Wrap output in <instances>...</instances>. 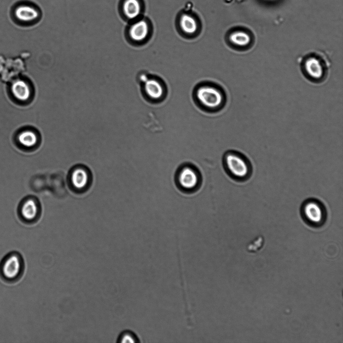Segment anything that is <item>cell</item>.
I'll return each mask as SVG.
<instances>
[{
	"mask_svg": "<svg viewBox=\"0 0 343 343\" xmlns=\"http://www.w3.org/2000/svg\"><path fill=\"white\" fill-rule=\"evenodd\" d=\"M224 164L229 174L237 181H246L252 175L253 168L250 161L239 152L228 151L224 157Z\"/></svg>",
	"mask_w": 343,
	"mask_h": 343,
	"instance_id": "6da1fadb",
	"label": "cell"
},
{
	"mask_svg": "<svg viewBox=\"0 0 343 343\" xmlns=\"http://www.w3.org/2000/svg\"><path fill=\"white\" fill-rule=\"evenodd\" d=\"M25 269L22 255L18 251L10 252L0 262V278L7 284H15L23 276Z\"/></svg>",
	"mask_w": 343,
	"mask_h": 343,
	"instance_id": "7a4b0ae2",
	"label": "cell"
},
{
	"mask_svg": "<svg viewBox=\"0 0 343 343\" xmlns=\"http://www.w3.org/2000/svg\"><path fill=\"white\" fill-rule=\"evenodd\" d=\"M301 69L308 80L312 82L319 83L323 82L327 77L328 61L319 53L309 54L303 58Z\"/></svg>",
	"mask_w": 343,
	"mask_h": 343,
	"instance_id": "3957f363",
	"label": "cell"
},
{
	"mask_svg": "<svg viewBox=\"0 0 343 343\" xmlns=\"http://www.w3.org/2000/svg\"><path fill=\"white\" fill-rule=\"evenodd\" d=\"M300 215L305 223L314 228L323 226L326 223L328 217L324 204L314 198L308 199L302 203L300 207Z\"/></svg>",
	"mask_w": 343,
	"mask_h": 343,
	"instance_id": "277c9868",
	"label": "cell"
},
{
	"mask_svg": "<svg viewBox=\"0 0 343 343\" xmlns=\"http://www.w3.org/2000/svg\"><path fill=\"white\" fill-rule=\"evenodd\" d=\"M197 96L204 106L210 109L216 108L223 102L221 93L212 87L204 86L200 88L197 91Z\"/></svg>",
	"mask_w": 343,
	"mask_h": 343,
	"instance_id": "5b68a950",
	"label": "cell"
},
{
	"mask_svg": "<svg viewBox=\"0 0 343 343\" xmlns=\"http://www.w3.org/2000/svg\"><path fill=\"white\" fill-rule=\"evenodd\" d=\"M178 182L181 187L185 190H193L198 185L199 177L197 172L190 167H183L179 172Z\"/></svg>",
	"mask_w": 343,
	"mask_h": 343,
	"instance_id": "8992f818",
	"label": "cell"
},
{
	"mask_svg": "<svg viewBox=\"0 0 343 343\" xmlns=\"http://www.w3.org/2000/svg\"><path fill=\"white\" fill-rule=\"evenodd\" d=\"M231 44L239 50L247 51L254 45V39L251 34L247 31L237 30L229 36Z\"/></svg>",
	"mask_w": 343,
	"mask_h": 343,
	"instance_id": "52a82bcc",
	"label": "cell"
},
{
	"mask_svg": "<svg viewBox=\"0 0 343 343\" xmlns=\"http://www.w3.org/2000/svg\"><path fill=\"white\" fill-rule=\"evenodd\" d=\"M40 12L33 6L29 4H20L14 9L13 15L16 19L24 23L31 22L40 17Z\"/></svg>",
	"mask_w": 343,
	"mask_h": 343,
	"instance_id": "ba28073f",
	"label": "cell"
},
{
	"mask_svg": "<svg viewBox=\"0 0 343 343\" xmlns=\"http://www.w3.org/2000/svg\"><path fill=\"white\" fill-rule=\"evenodd\" d=\"M149 33V27L147 23L140 21L134 24L129 30L131 39L135 42H142L146 39Z\"/></svg>",
	"mask_w": 343,
	"mask_h": 343,
	"instance_id": "9c48e42d",
	"label": "cell"
},
{
	"mask_svg": "<svg viewBox=\"0 0 343 343\" xmlns=\"http://www.w3.org/2000/svg\"><path fill=\"white\" fill-rule=\"evenodd\" d=\"M144 88L146 94L151 99L158 100L163 95L162 85L156 80L148 79L145 83Z\"/></svg>",
	"mask_w": 343,
	"mask_h": 343,
	"instance_id": "30bf717a",
	"label": "cell"
},
{
	"mask_svg": "<svg viewBox=\"0 0 343 343\" xmlns=\"http://www.w3.org/2000/svg\"><path fill=\"white\" fill-rule=\"evenodd\" d=\"M123 11L130 19L137 17L141 12V6L138 0H125L123 4Z\"/></svg>",
	"mask_w": 343,
	"mask_h": 343,
	"instance_id": "8fae6325",
	"label": "cell"
},
{
	"mask_svg": "<svg viewBox=\"0 0 343 343\" xmlns=\"http://www.w3.org/2000/svg\"><path fill=\"white\" fill-rule=\"evenodd\" d=\"M12 91L14 96L21 101L28 100L30 95L28 86L22 81H18L13 84Z\"/></svg>",
	"mask_w": 343,
	"mask_h": 343,
	"instance_id": "7c38bea8",
	"label": "cell"
},
{
	"mask_svg": "<svg viewBox=\"0 0 343 343\" xmlns=\"http://www.w3.org/2000/svg\"><path fill=\"white\" fill-rule=\"evenodd\" d=\"M88 175L86 172L82 169L74 171L72 174L71 180L73 185L78 189L83 188L88 182Z\"/></svg>",
	"mask_w": 343,
	"mask_h": 343,
	"instance_id": "4fadbf2b",
	"label": "cell"
},
{
	"mask_svg": "<svg viewBox=\"0 0 343 343\" xmlns=\"http://www.w3.org/2000/svg\"><path fill=\"white\" fill-rule=\"evenodd\" d=\"M180 24L183 31L188 34L195 33L198 29V24L195 19L187 15H183L181 17Z\"/></svg>",
	"mask_w": 343,
	"mask_h": 343,
	"instance_id": "5bb4252c",
	"label": "cell"
},
{
	"mask_svg": "<svg viewBox=\"0 0 343 343\" xmlns=\"http://www.w3.org/2000/svg\"><path fill=\"white\" fill-rule=\"evenodd\" d=\"M22 214L27 220H31L36 216L37 213V207L32 200L27 201L22 208Z\"/></svg>",
	"mask_w": 343,
	"mask_h": 343,
	"instance_id": "9a60e30c",
	"label": "cell"
},
{
	"mask_svg": "<svg viewBox=\"0 0 343 343\" xmlns=\"http://www.w3.org/2000/svg\"><path fill=\"white\" fill-rule=\"evenodd\" d=\"M18 140L23 146L27 147L34 146L37 143L36 135L32 131H26L22 132L19 136Z\"/></svg>",
	"mask_w": 343,
	"mask_h": 343,
	"instance_id": "2e32d148",
	"label": "cell"
},
{
	"mask_svg": "<svg viewBox=\"0 0 343 343\" xmlns=\"http://www.w3.org/2000/svg\"><path fill=\"white\" fill-rule=\"evenodd\" d=\"M117 343H139L140 342V339L137 334L131 331L125 330L121 333L117 338Z\"/></svg>",
	"mask_w": 343,
	"mask_h": 343,
	"instance_id": "e0dca14e",
	"label": "cell"
},
{
	"mask_svg": "<svg viewBox=\"0 0 343 343\" xmlns=\"http://www.w3.org/2000/svg\"><path fill=\"white\" fill-rule=\"evenodd\" d=\"M140 79L141 81L144 83L148 80L147 76L145 74L141 75L140 77Z\"/></svg>",
	"mask_w": 343,
	"mask_h": 343,
	"instance_id": "ac0fdd59",
	"label": "cell"
}]
</instances>
